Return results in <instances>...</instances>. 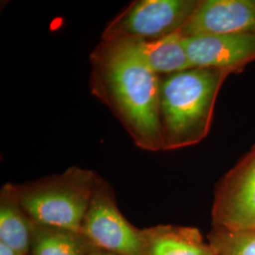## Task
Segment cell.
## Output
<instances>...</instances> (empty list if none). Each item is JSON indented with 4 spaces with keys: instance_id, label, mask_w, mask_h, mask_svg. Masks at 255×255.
<instances>
[{
    "instance_id": "1",
    "label": "cell",
    "mask_w": 255,
    "mask_h": 255,
    "mask_svg": "<svg viewBox=\"0 0 255 255\" xmlns=\"http://www.w3.org/2000/svg\"><path fill=\"white\" fill-rule=\"evenodd\" d=\"M90 89L138 147L162 150L161 77L139 58L131 41H101L90 55Z\"/></svg>"
},
{
    "instance_id": "2",
    "label": "cell",
    "mask_w": 255,
    "mask_h": 255,
    "mask_svg": "<svg viewBox=\"0 0 255 255\" xmlns=\"http://www.w3.org/2000/svg\"><path fill=\"white\" fill-rule=\"evenodd\" d=\"M228 72L193 67L161 77L162 150L194 146L208 135L216 101Z\"/></svg>"
},
{
    "instance_id": "3",
    "label": "cell",
    "mask_w": 255,
    "mask_h": 255,
    "mask_svg": "<svg viewBox=\"0 0 255 255\" xmlns=\"http://www.w3.org/2000/svg\"><path fill=\"white\" fill-rule=\"evenodd\" d=\"M97 174L72 166L64 173L17 185L20 203L34 223L81 232Z\"/></svg>"
},
{
    "instance_id": "4",
    "label": "cell",
    "mask_w": 255,
    "mask_h": 255,
    "mask_svg": "<svg viewBox=\"0 0 255 255\" xmlns=\"http://www.w3.org/2000/svg\"><path fill=\"white\" fill-rule=\"evenodd\" d=\"M81 233L98 249L116 255H148L144 229L134 227L120 212L108 182L97 175Z\"/></svg>"
},
{
    "instance_id": "5",
    "label": "cell",
    "mask_w": 255,
    "mask_h": 255,
    "mask_svg": "<svg viewBox=\"0 0 255 255\" xmlns=\"http://www.w3.org/2000/svg\"><path fill=\"white\" fill-rule=\"evenodd\" d=\"M200 0H136L113 19L102 41H155L178 32Z\"/></svg>"
},
{
    "instance_id": "6",
    "label": "cell",
    "mask_w": 255,
    "mask_h": 255,
    "mask_svg": "<svg viewBox=\"0 0 255 255\" xmlns=\"http://www.w3.org/2000/svg\"><path fill=\"white\" fill-rule=\"evenodd\" d=\"M212 221L215 228L255 230V146L218 183Z\"/></svg>"
},
{
    "instance_id": "7",
    "label": "cell",
    "mask_w": 255,
    "mask_h": 255,
    "mask_svg": "<svg viewBox=\"0 0 255 255\" xmlns=\"http://www.w3.org/2000/svg\"><path fill=\"white\" fill-rule=\"evenodd\" d=\"M182 37L255 34V0H200Z\"/></svg>"
},
{
    "instance_id": "8",
    "label": "cell",
    "mask_w": 255,
    "mask_h": 255,
    "mask_svg": "<svg viewBox=\"0 0 255 255\" xmlns=\"http://www.w3.org/2000/svg\"><path fill=\"white\" fill-rule=\"evenodd\" d=\"M193 67L240 73L255 61V34H226L184 38Z\"/></svg>"
},
{
    "instance_id": "9",
    "label": "cell",
    "mask_w": 255,
    "mask_h": 255,
    "mask_svg": "<svg viewBox=\"0 0 255 255\" xmlns=\"http://www.w3.org/2000/svg\"><path fill=\"white\" fill-rule=\"evenodd\" d=\"M144 231L148 255H219L194 227L160 224Z\"/></svg>"
},
{
    "instance_id": "10",
    "label": "cell",
    "mask_w": 255,
    "mask_h": 255,
    "mask_svg": "<svg viewBox=\"0 0 255 255\" xmlns=\"http://www.w3.org/2000/svg\"><path fill=\"white\" fill-rule=\"evenodd\" d=\"M33 223L20 203L17 185L4 184L0 191V242L29 255Z\"/></svg>"
},
{
    "instance_id": "11",
    "label": "cell",
    "mask_w": 255,
    "mask_h": 255,
    "mask_svg": "<svg viewBox=\"0 0 255 255\" xmlns=\"http://www.w3.org/2000/svg\"><path fill=\"white\" fill-rule=\"evenodd\" d=\"M143 63L160 77L192 68L184 45V37L176 32L155 41H131Z\"/></svg>"
},
{
    "instance_id": "12",
    "label": "cell",
    "mask_w": 255,
    "mask_h": 255,
    "mask_svg": "<svg viewBox=\"0 0 255 255\" xmlns=\"http://www.w3.org/2000/svg\"><path fill=\"white\" fill-rule=\"evenodd\" d=\"M95 248L81 232L33 223L29 255H90Z\"/></svg>"
},
{
    "instance_id": "13",
    "label": "cell",
    "mask_w": 255,
    "mask_h": 255,
    "mask_svg": "<svg viewBox=\"0 0 255 255\" xmlns=\"http://www.w3.org/2000/svg\"><path fill=\"white\" fill-rule=\"evenodd\" d=\"M208 241L219 255H255V230L229 231L213 227Z\"/></svg>"
},
{
    "instance_id": "14",
    "label": "cell",
    "mask_w": 255,
    "mask_h": 255,
    "mask_svg": "<svg viewBox=\"0 0 255 255\" xmlns=\"http://www.w3.org/2000/svg\"><path fill=\"white\" fill-rule=\"evenodd\" d=\"M0 255H21L9 245L0 242Z\"/></svg>"
},
{
    "instance_id": "15",
    "label": "cell",
    "mask_w": 255,
    "mask_h": 255,
    "mask_svg": "<svg viewBox=\"0 0 255 255\" xmlns=\"http://www.w3.org/2000/svg\"><path fill=\"white\" fill-rule=\"evenodd\" d=\"M90 255H113V254H111V253H108V252H105V251H103V250H101V249H98V248H95L93 251H92L91 254Z\"/></svg>"
}]
</instances>
